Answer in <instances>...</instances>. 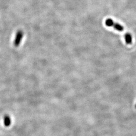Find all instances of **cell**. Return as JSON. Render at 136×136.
<instances>
[{
  "mask_svg": "<svg viewBox=\"0 0 136 136\" xmlns=\"http://www.w3.org/2000/svg\"><path fill=\"white\" fill-rule=\"evenodd\" d=\"M105 25L109 27H112L119 31H123L124 29V27L118 23H117L110 18H108L105 21Z\"/></svg>",
  "mask_w": 136,
  "mask_h": 136,
  "instance_id": "cell-1",
  "label": "cell"
},
{
  "mask_svg": "<svg viewBox=\"0 0 136 136\" xmlns=\"http://www.w3.org/2000/svg\"><path fill=\"white\" fill-rule=\"evenodd\" d=\"M23 37V32L22 30H19L16 32L15 36L14 45L15 47H18L20 45Z\"/></svg>",
  "mask_w": 136,
  "mask_h": 136,
  "instance_id": "cell-2",
  "label": "cell"
},
{
  "mask_svg": "<svg viewBox=\"0 0 136 136\" xmlns=\"http://www.w3.org/2000/svg\"><path fill=\"white\" fill-rule=\"evenodd\" d=\"M125 39L127 45H131L132 43V35L129 33H127L125 35Z\"/></svg>",
  "mask_w": 136,
  "mask_h": 136,
  "instance_id": "cell-3",
  "label": "cell"
},
{
  "mask_svg": "<svg viewBox=\"0 0 136 136\" xmlns=\"http://www.w3.org/2000/svg\"><path fill=\"white\" fill-rule=\"evenodd\" d=\"M10 119H9V118H5V125L6 126H8L10 125Z\"/></svg>",
  "mask_w": 136,
  "mask_h": 136,
  "instance_id": "cell-4",
  "label": "cell"
},
{
  "mask_svg": "<svg viewBox=\"0 0 136 136\" xmlns=\"http://www.w3.org/2000/svg\"></svg>",
  "mask_w": 136,
  "mask_h": 136,
  "instance_id": "cell-5",
  "label": "cell"
}]
</instances>
